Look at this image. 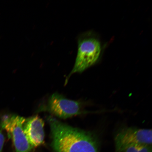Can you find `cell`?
<instances>
[{"label": "cell", "mask_w": 152, "mask_h": 152, "mask_svg": "<svg viewBox=\"0 0 152 152\" xmlns=\"http://www.w3.org/2000/svg\"><path fill=\"white\" fill-rule=\"evenodd\" d=\"M152 145H136L129 146L120 152H152Z\"/></svg>", "instance_id": "52a82bcc"}, {"label": "cell", "mask_w": 152, "mask_h": 152, "mask_svg": "<svg viewBox=\"0 0 152 152\" xmlns=\"http://www.w3.org/2000/svg\"><path fill=\"white\" fill-rule=\"evenodd\" d=\"M47 120L54 152H99L96 139L92 133L69 126L52 116Z\"/></svg>", "instance_id": "6da1fadb"}, {"label": "cell", "mask_w": 152, "mask_h": 152, "mask_svg": "<svg viewBox=\"0 0 152 152\" xmlns=\"http://www.w3.org/2000/svg\"><path fill=\"white\" fill-rule=\"evenodd\" d=\"M77 52L73 69L67 76L65 85L72 75L81 73L98 61L102 52L101 44L98 38L87 33L83 34L77 39Z\"/></svg>", "instance_id": "7a4b0ae2"}, {"label": "cell", "mask_w": 152, "mask_h": 152, "mask_svg": "<svg viewBox=\"0 0 152 152\" xmlns=\"http://www.w3.org/2000/svg\"><path fill=\"white\" fill-rule=\"evenodd\" d=\"M3 130L0 122V152H2L5 140V136L3 133Z\"/></svg>", "instance_id": "ba28073f"}, {"label": "cell", "mask_w": 152, "mask_h": 152, "mask_svg": "<svg viewBox=\"0 0 152 152\" xmlns=\"http://www.w3.org/2000/svg\"><path fill=\"white\" fill-rule=\"evenodd\" d=\"M24 117L16 115H4L0 120L2 127L12 139L16 152H30L33 148L25 134Z\"/></svg>", "instance_id": "3957f363"}, {"label": "cell", "mask_w": 152, "mask_h": 152, "mask_svg": "<svg viewBox=\"0 0 152 152\" xmlns=\"http://www.w3.org/2000/svg\"><path fill=\"white\" fill-rule=\"evenodd\" d=\"M44 126V122L38 115L25 119L23 131L32 148L39 147L43 143L45 136Z\"/></svg>", "instance_id": "8992f818"}, {"label": "cell", "mask_w": 152, "mask_h": 152, "mask_svg": "<svg viewBox=\"0 0 152 152\" xmlns=\"http://www.w3.org/2000/svg\"><path fill=\"white\" fill-rule=\"evenodd\" d=\"M152 130L134 128H125L116 135V149L120 152L125 148L133 145H152Z\"/></svg>", "instance_id": "5b68a950"}, {"label": "cell", "mask_w": 152, "mask_h": 152, "mask_svg": "<svg viewBox=\"0 0 152 152\" xmlns=\"http://www.w3.org/2000/svg\"><path fill=\"white\" fill-rule=\"evenodd\" d=\"M47 110L52 115L64 119L88 113L83 109L81 102L68 99L58 93L53 94L49 98Z\"/></svg>", "instance_id": "277c9868"}]
</instances>
